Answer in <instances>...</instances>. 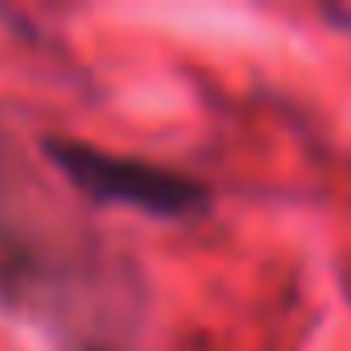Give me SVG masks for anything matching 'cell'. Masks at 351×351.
<instances>
[{
  "mask_svg": "<svg viewBox=\"0 0 351 351\" xmlns=\"http://www.w3.org/2000/svg\"><path fill=\"white\" fill-rule=\"evenodd\" d=\"M46 157L62 169V178L71 186H79L95 203H124V207L165 215V219H182L207 207V191L195 178H186L178 169H165V165L104 153L95 145L66 141V136L46 141Z\"/></svg>",
  "mask_w": 351,
  "mask_h": 351,
  "instance_id": "6da1fadb",
  "label": "cell"
}]
</instances>
